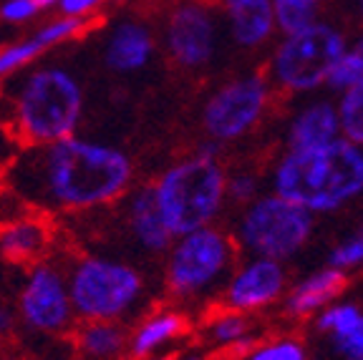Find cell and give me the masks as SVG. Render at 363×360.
Here are the masks:
<instances>
[{
  "label": "cell",
  "mask_w": 363,
  "mask_h": 360,
  "mask_svg": "<svg viewBox=\"0 0 363 360\" xmlns=\"http://www.w3.org/2000/svg\"><path fill=\"white\" fill-rule=\"evenodd\" d=\"M361 81H363V58L356 51H346L335 61V66L330 68L325 84L335 91H348L351 86L361 84Z\"/></svg>",
  "instance_id": "26"
},
{
  "label": "cell",
  "mask_w": 363,
  "mask_h": 360,
  "mask_svg": "<svg viewBox=\"0 0 363 360\" xmlns=\"http://www.w3.org/2000/svg\"><path fill=\"white\" fill-rule=\"evenodd\" d=\"M18 317H21L18 315V308L0 303V338H6V335H11V332L16 330Z\"/></svg>",
  "instance_id": "33"
},
{
  "label": "cell",
  "mask_w": 363,
  "mask_h": 360,
  "mask_svg": "<svg viewBox=\"0 0 363 360\" xmlns=\"http://www.w3.org/2000/svg\"><path fill=\"white\" fill-rule=\"evenodd\" d=\"M68 290L81 320L126 322L139 313L147 295L144 272L129 259L104 252L74 257L66 265Z\"/></svg>",
  "instance_id": "5"
},
{
  "label": "cell",
  "mask_w": 363,
  "mask_h": 360,
  "mask_svg": "<svg viewBox=\"0 0 363 360\" xmlns=\"http://www.w3.org/2000/svg\"><path fill=\"white\" fill-rule=\"evenodd\" d=\"M144 360H177L172 355H152V358H144Z\"/></svg>",
  "instance_id": "36"
},
{
  "label": "cell",
  "mask_w": 363,
  "mask_h": 360,
  "mask_svg": "<svg viewBox=\"0 0 363 360\" xmlns=\"http://www.w3.org/2000/svg\"><path fill=\"white\" fill-rule=\"evenodd\" d=\"M86 28V18L61 16L56 21L43 23L38 30H33L26 38L8 40L0 45V84L13 76L23 74L30 68L45 51H51L56 45H63L68 40L79 38Z\"/></svg>",
  "instance_id": "14"
},
{
  "label": "cell",
  "mask_w": 363,
  "mask_h": 360,
  "mask_svg": "<svg viewBox=\"0 0 363 360\" xmlns=\"http://www.w3.org/2000/svg\"><path fill=\"white\" fill-rule=\"evenodd\" d=\"M104 0H63L61 3V16H71V18H89L91 13H96L101 8Z\"/></svg>",
  "instance_id": "32"
},
{
  "label": "cell",
  "mask_w": 363,
  "mask_h": 360,
  "mask_svg": "<svg viewBox=\"0 0 363 360\" xmlns=\"http://www.w3.org/2000/svg\"><path fill=\"white\" fill-rule=\"evenodd\" d=\"M53 242L51 225L35 214H21L0 222V262L13 267H30L45 259Z\"/></svg>",
  "instance_id": "15"
},
{
  "label": "cell",
  "mask_w": 363,
  "mask_h": 360,
  "mask_svg": "<svg viewBox=\"0 0 363 360\" xmlns=\"http://www.w3.org/2000/svg\"><path fill=\"white\" fill-rule=\"evenodd\" d=\"M313 230H315L313 212L272 191L242 209L235 240L250 257H270L285 262L311 242Z\"/></svg>",
  "instance_id": "7"
},
{
  "label": "cell",
  "mask_w": 363,
  "mask_h": 360,
  "mask_svg": "<svg viewBox=\"0 0 363 360\" xmlns=\"http://www.w3.org/2000/svg\"><path fill=\"white\" fill-rule=\"evenodd\" d=\"M272 191L313 214L335 212L363 194V147L346 136L311 149H288L275 164Z\"/></svg>",
  "instance_id": "3"
},
{
  "label": "cell",
  "mask_w": 363,
  "mask_h": 360,
  "mask_svg": "<svg viewBox=\"0 0 363 360\" xmlns=\"http://www.w3.org/2000/svg\"><path fill=\"white\" fill-rule=\"evenodd\" d=\"M285 285H288V272L280 259L250 257L240 267H235L222 287V308L250 315L278 303L280 295L285 293Z\"/></svg>",
  "instance_id": "12"
},
{
  "label": "cell",
  "mask_w": 363,
  "mask_h": 360,
  "mask_svg": "<svg viewBox=\"0 0 363 360\" xmlns=\"http://www.w3.org/2000/svg\"><path fill=\"white\" fill-rule=\"evenodd\" d=\"M154 194L174 237L215 225L227 202V171L220 162V141L199 144L192 157L167 167L154 181Z\"/></svg>",
  "instance_id": "4"
},
{
  "label": "cell",
  "mask_w": 363,
  "mask_h": 360,
  "mask_svg": "<svg viewBox=\"0 0 363 360\" xmlns=\"http://www.w3.org/2000/svg\"><path fill=\"white\" fill-rule=\"evenodd\" d=\"M40 11L38 0H6L0 6V21L8 26H18V23H28Z\"/></svg>",
  "instance_id": "30"
},
{
  "label": "cell",
  "mask_w": 363,
  "mask_h": 360,
  "mask_svg": "<svg viewBox=\"0 0 363 360\" xmlns=\"http://www.w3.org/2000/svg\"><path fill=\"white\" fill-rule=\"evenodd\" d=\"M63 0H38L40 11H45V8H61Z\"/></svg>",
  "instance_id": "34"
},
{
  "label": "cell",
  "mask_w": 363,
  "mask_h": 360,
  "mask_svg": "<svg viewBox=\"0 0 363 360\" xmlns=\"http://www.w3.org/2000/svg\"><path fill=\"white\" fill-rule=\"evenodd\" d=\"M346 270L338 267H323L301 280L285 298V313L293 317H308L328 308L343 290H346Z\"/></svg>",
  "instance_id": "18"
},
{
  "label": "cell",
  "mask_w": 363,
  "mask_h": 360,
  "mask_svg": "<svg viewBox=\"0 0 363 360\" xmlns=\"http://www.w3.org/2000/svg\"><path fill=\"white\" fill-rule=\"evenodd\" d=\"M0 96V124L21 147L53 144L79 134L86 111V91L66 66H35Z\"/></svg>",
  "instance_id": "2"
},
{
  "label": "cell",
  "mask_w": 363,
  "mask_h": 360,
  "mask_svg": "<svg viewBox=\"0 0 363 360\" xmlns=\"http://www.w3.org/2000/svg\"><path fill=\"white\" fill-rule=\"evenodd\" d=\"M134 181V162L121 147L84 134L21 147L8 164V186L28 209L86 214L119 204Z\"/></svg>",
  "instance_id": "1"
},
{
  "label": "cell",
  "mask_w": 363,
  "mask_h": 360,
  "mask_svg": "<svg viewBox=\"0 0 363 360\" xmlns=\"http://www.w3.org/2000/svg\"><path fill=\"white\" fill-rule=\"evenodd\" d=\"M275 3V21L288 35L311 28L318 11V0H272Z\"/></svg>",
  "instance_id": "24"
},
{
  "label": "cell",
  "mask_w": 363,
  "mask_h": 360,
  "mask_svg": "<svg viewBox=\"0 0 363 360\" xmlns=\"http://www.w3.org/2000/svg\"><path fill=\"white\" fill-rule=\"evenodd\" d=\"M353 51H356L358 56L363 58V35H361V40H358V45H356V48H353Z\"/></svg>",
  "instance_id": "37"
},
{
  "label": "cell",
  "mask_w": 363,
  "mask_h": 360,
  "mask_svg": "<svg viewBox=\"0 0 363 360\" xmlns=\"http://www.w3.org/2000/svg\"><path fill=\"white\" fill-rule=\"evenodd\" d=\"M177 360H207L204 355H199V353H187V355H182V358H177Z\"/></svg>",
  "instance_id": "35"
},
{
  "label": "cell",
  "mask_w": 363,
  "mask_h": 360,
  "mask_svg": "<svg viewBox=\"0 0 363 360\" xmlns=\"http://www.w3.org/2000/svg\"><path fill=\"white\" fill-rule=\"evenodd\" d=\"M18 315L23 325L40 335L74 332L79 317L71 303L66 267L48 257L30 265L18 290Z\"/></svg>",
  "instance_id": "8"
},
{
  "label": "cell",
  "mask_w": 363,
  "mask_h": 360,
  "mask_svg": "<svg viewBox=\"0 0 363 360\" xmlns=\"http://www.w3.org/2000/svg\"><path fill=\"white\" fill-rule=\"evenodd\" d=\"M333 345L343 360H363V320L343 335H333Z\"/></svg>",
  "instance_id": "31"
},
{
  "label": "cell",
  "mask_w": 363,
  "mask_h": 360,
  "mask_svg": "<svg viewBox=\"0 0 363 360\" xmlns=\"http://www.w3.org/2000/svg\"><path fill=\"white\" fill-rule=\"evenodd\" d=\"M240 252L238 240L215 225L177 237L164 267L169 298L182 305L210 298L230 280Z\"/></svg>",
  "instance_id": "6"
},
{
  "label": "cell",
  "mask_w": 363,
  "mask_h": 360,
  "mask_svg": "<svg viewBox=\"0 0 363 360\" xmlns=\"http://www.w3.org/2000/svg\"><path fill=\"white\" fill-rule=\"evenodd\" d=\"M340 113V131L348 141L363 147V81L343 91L338 103Z\"/></svg>",
  "instance_id": "23"
},
{
  "label": "cell",
  "mask_w": 363,
  "mask_h": 360,
  "mask_svg": "<svg viewBox=\"0 0 363 360\" xmlns=\"http://www.w3.org/2000/svg\"><path fill=\"white\" fill-rule=\"evenodd\" d=\"M270 101V86L260 74L222 86L204 103L202 126L212 141H235L252 131Z\"/></svg>",
  "instance_id": "10"
},
{
  "label": "cell",
  "mask_w": 363,
  "mask_h": 360,
  "mask_svg": "<svg viewBox=\"0 0 363 360\" xmlns=\"http://www.w3.org/2000/svg\"><path fill=\"white\" fill-rule=\"evenodd\" d=\"M119 204H121L124 230L129 235L131 244L139 252L149 254V257H159V254L169 252L177 237L172 235L164 217L159 212L154 184L131 186L129 194Z\"/></svg>",
  "instance_id": "13"
},
{
  "label": "cell",
  "mask_w": 363,
  "mask_h": 360,
  "mask_svg": "<svg viewBox=\"0 0 363 360\" xmlns=\"http://www.w3.org/2000/svg\"><path fill=\"white\" fill-rule=\"evenodd\" d=\"M104 63L113 74H136L154 56V35L142 21H119L101 48Z\"/></svg>",
  "instance_id": "16"
},
{
  "label": "cell",
  "mask_w": 363,
  "mask_h": 360,
  "mask_svg": "<svg viewBox=\"0 0 363 360\" xmlns=\"http://www.w3.org/2000/svg\"><path fill=\"white\" fill-rule=\"evenodd\" d=\"M164 48L182 68H204L217 53V23L202 3H182L164 28Z\"/></svg>",
  "instance_id": "11"
},
{
  "label": "cell",
  "mask_w": 363,
  "mask_h": 360,
  "mask_svg": "<svg viewBox=\"0 0 363 360\" xmlns=\"http://www.w3.org/2000/svg\"><path fill=\"white\" fill-rule=\"evenodd\" d=\"M74 343L89 360H119L129 353V330L124 322L81 320V325L74 327Z\"/></svg>",
  "instance_id": "20"
},
{
  "label": "cell",
  "mask_w": 363,
  "mask_h": 360,
  "mask_svg": "<svg viewBox=\"0 0 363 360\" xmlns=\"http://www.w3.org/2000/svg\"><path fill=\"white\" fill-rule=\"evenodd\" d=\"M245 360H306V348L298 340L283 338L252 348L245 355Z\"/></svg>",
  "instance_id": "27"
},
{
  "label": "cell",
  "mask_w": 363,
  "mask_h": 360,
  "mask_svg": "<svg viewBox=\"0 0 363 360\" xmlns=\"http://www.w3.org/2000/svg\"><path fill=\"white\" fill-rule=\"evenodd\" d=\"M233 38L245 48L267 40L275 26V8L270 0H225Z\"/></svg>",
  "instance_id": "21"
},
{
  "label": "cell",
  "mask_w": 363,
  "mask_h": 360,
  "mask_svg": "<svg viewBox=\"0 0 363 360\" xmlns=\"http://www.w3.org/2000/svg\"><path fill=\"white\" fill-rule=\"evenodd\" d=\"M343 53V35L330 26L313 23L311 28L288 35L280 45L272 61V76L283 89L311 91L328 81L330 68Z\"/></svg>",
  "instance_id": "9"
},
{
  "label": "cell",
  "mask_w": 363,
  "mask_h": 360,
  "mask_svg": "<svg viewBox=\"0 0 363 360\" xmlns=\"http://www.w3.org/2000/svg\"><path fill=\"white\" fill-rule=\"evenodd\" d=\"M252 320L247 313L222 308L217 315H212L204 322V338L210 348H233V350H247L252 345Z\"/></svg>",
  "instance_id": "22"
},
{
  "label": "cell",
  "mask_w": 363,
  "mask_h": 360,
  "mask_svg": "<svg viewBox=\"0 0 363 360\" xmlns=\"http://www.w3.org/2000/svg\"><path fill=\"white\" fill-rule=\"evenodd\" d=\"M113 3H124V0H113Z\"/></svg>",
  "instance_id": "38"
},
{
  "label": "cell",
  "mask_w": 363,
  "mask_h": 360,
  "mask_svg": "<svg viewBox=\"0 0 363 360\" xmlns=\"http://www.w3.org/2000/svg\"><path fill=\"white\" fill-rule=\"evenodd\" d=\"M363 320V313L351 303H343V305H328L318 313V320L315 327L320 332H328L330 338L333 335H343L348 332L351 327H356L358 322Z\"/></svg>",
  "instance_id": "25"
},
{
  "label": "cell",
  "mask_w": 363,
  "mask_h": 360,
  "mask_svg": "<svg viewBox=\"0 0 363 360\" xmlns=\"http://www.w3.org/2000/svg\"><path fill=\"white\" fill-rule=\"evenodd\" d=\"M257 191H260V179L252 171H233L227 174V202L240 204V207H247L250 202L257 199Z\"/></svg>",
  "instance_id": "29"
},
{
  "label": "cell",
  "mask_w": 363,
  "mask_h": 360,
  "mask_svg": "<svg viewBox=\"0 0 363 360\" xmlns=\"http://www.w3.org/2000/svg\"><path fill=\"white\" fill-rule=\"evenodd\" d=\"M340 113L330 101H315L295 113L288 126V149L323 147L340 139Z\"/></svg>",
  "instance_id": "19"
},
{
  "label": "cell",
  "mask_w": 363,
  "mask_h": 360,
  "mask_svg": "<svg viewBox=\"0 0 363 360\" xmlns=\"http://www.w3.org/2000/svg\"><path fill=\"white\" fill-rule=\"evenodd\" d=\"M328 265L338 267V270H353V267L363 265V225L328 254Z\"/></svg>",
  "instance_id": "28"
},
{
  "label": "cell",
  "mask_w": 363,
  "mask_h": 360,
  "mask_svg": "<svg viewBox=\"0 0 363 360\" xmlns=\"http://www.w3.org/2000/svg\"><path fill=\"white\" fill-rule=\"evenodd\" d=\"M187 330V317L172 308H162L149 313L129 330V355L134 360L162 355L169 343L179 340Z\"/></svg>",
  "instance_id": "17"
}]
</instances>
